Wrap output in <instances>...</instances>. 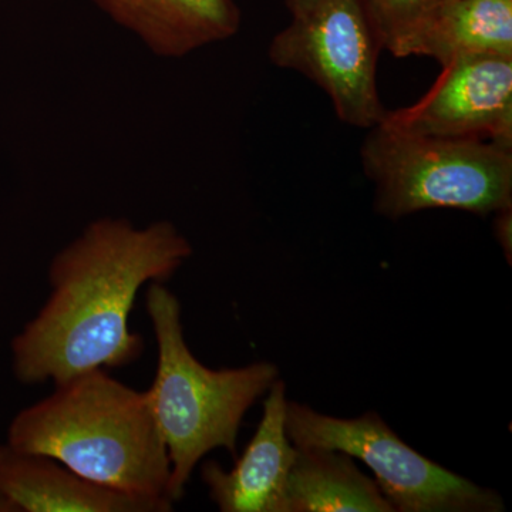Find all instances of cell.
<instances>
[{"mask_svg": "<svg viewBox=\"0 0 512 512\" xmlns=\"http://www.w3.org/2000/svg\"><path fill=\"white\" fill-rule=\"evenodd\" d=\"M173 222L137 228L103 217L60 249L49 265V298L12 340V370L22 384H59L94 369L140 359L144 340L130 330L140 289L165 282L190 258Z\"/></svg>", "mask_w": 512, "mask_h": 512, "instance_id": "obj_1", "label": "cell"}, {"mask_svg": "<svg viewBox=\"0 0 512 512\" xmlns=\"http://www.w3.org/2000/svg\"><path fill=\"white\" fill-rule=\"evenodd\" d=\"M6 443L53 458L101 487L171 501L170 458L146 392L104 369L55 384L50 396L13 417Z\"/></svg>", "mask_w": 512, "mask_h": 512, "instance_id": "obj_2", "label": "cell"}, {"mask_svg": "<svg viewBox=\"0 0 512 512\" xmlns=\"http://www.w3.org/2000/svg\"><path fill=\"white\" fill-rule=\"evenodd\" d=\"M146 308L157 342L156 377L146 396L170 458L168 498L175 503L208 453L237 454L245 413L279 370L268 362L221 370L202 365L185 342L180 301L164 282L148 286Z\"/></svg>", "mask_w": 512, "mask_h": 512, "instance_id": "obj_3", "label": "cell"}, {"mask_svg": "<svg viewBox=\"0 0 512 512\" xmlns=\"http://www.w3.org/2000/svg\"><path fill=\"white\" fill-rule=\"evenodd\" d=\"M360 158L384 217L434 208L488 215L512 207V150L491 141L421 136L379 123Z\"/></svg>", "mask_w": 512, "mask_h": 512, "instance_id": "obj_4", "label": "cell"}, {"mask_svg": "<svg viewBox=\"0 0 512 512\" xmlns=\"http://www.w3.org/2000/svg\"><path fill=\"white\" fill-rule=\"evenodd\" d=\"M286 433L295 447L325 448L359 458L394 512H501L490 488L421 456L376 413L336 419L295 402L286 407Z\"/></svg>", "mask_w": 512, "mask_h": 512, "instance_id": "obj_5", "label": "cell"}, {"mask_svg": "<svg viewBox=\"0 0 512 512\" xmlns=\"http://www.w3.org/2000/svg\"><path fill=\"white\" fill-rule=\"evenodd\" d=\"M380 50L359 0H325L292 16L272 39L268 55L276 66L318 84L343 123L370 130L386 114L376 86Z\"/></svg>", "mask_w": 512, "mask_h": 512, "instance_id": "obj_6", "label": "cell"}, {"mask_svg": "<svg viewBox=\"0 0 512 512\" xmlns=\"http://www.w3.org/2000/svg\"><path fill=\"white\" fill-rule=\"evenodd\" d=\"M380 123L421 134L478 138L512 150V57H464L443 64L413 106L386 111Z\"/></svg>", "mask_w": 512, "mask_h": 512, "instance_id": "obj_7", "label": "cell"}, {"mask_svg": "<svg viewBox=\"0 0 512 512\" xmlns=\"http://www.w3.org/2000/svg\"><path fill=\"white\" fill-rule=\"evenodd\" d=\"M261 423L232 470L207 461L201 477L222 512H284L286 481L296 447L286 433L285 383L268 390Z\"/></svg>", "mask_w": 512, "mask_h": 512, "instance_id": "obj_8", "label": "cell"}, {"mask_svg": "<svg viewBox=\"0 0 512 512\" xmlns=\"http://www.w3.org/2000/svg\"><path fill=\"white\" fill-rule=\"evenodd\" d=\"M0 495L15 512H168V500L101 487L53 458L0 444Z\"/></svg>", "mask_w": 512, "mask_h": 512, "instance_id": "obj_9", "label": "cell"}, {"mask_svg": "<svg viewBox=\"0 0 512 512\" xmlns=\"http://www.w3.org/2000/svg\"><path fill=\"white\" fill-rule=\"evenodd\" d=\"M153 55L181 59L224 42L241 28L234 0H90Z\"/></svg>", "mask_w": 512, "mask_h": 512, "instance_id": "obj_10", "label": "cell"}, {"mask_svg": "<svg viewBox=\"0 0 512 512\" xmlns=\"http://www.w3.org/2000/svg\"><path fill=\"white\" fill-rule=\"evenodd\" d=\"M443 64L464 57H512V0H437L407 49Z\"/></svg>", "mask_w": 512, "mask_h": 512, "instance_id": "obj_11", "label": "cell"}, {"mask_svg": "<svg viewBox=\"0 0 512 512\" xmlns=\"http://www.w3.org/2000/svg\"><path fill=\"white\" fill-rule=\"evenodd\" d=\"M284 512H394L375 480L352 457L325 448L296 447Z\"/></svg>", "mask_w": 512, "mask_h": 512, "instance_id": "obj_12", "label": "cell"}, {"mask_svg": "<svg viewBox=\"0 0 512 512\" xmlns=\"http://www.w3.org/2000/svg\"><path fill=\"white\" fill-rule=\"evenodd\" d=\"M383 50L407 57V49L437 0H359Z\"/></svg>", "mask_w": 512, "mask_h": 512, "instance_id": "obj_13", "label": "cell"}, {"mask_svg": "<svg viewBox=\"0 0 512 512\" xmlns=\"http://www.w3.org/2000/svg\"><path fill=\"white\" fill-rule=\"evenodd\" d=\"M495 238L500 242L505 256L511 264L512 255V207L503 208L495 212L494 221Z\"/></svg>", "mask_w": 512, "mask_h": 512, "instance_id": "obj_14", "label": "cell"}, {"mask_svg": "<svg viewBox=\"0 0 512 512\" xmlns=\"http://www.w3.org/2000/svg\"><path fill=\"white\" fill-rule=\"evenodd\" d=\"M322 2H325V0H286L292 16H298L302 15V13L309 12V10L316 8V6L320 5Z\"/></svg>", "mask_w": 512, "mask_h": 512, "instance_id": "obj_15", "label": "cell"}, {"mask_svg": "<svg viewBox=\"0 0 512 512\" xmlns=\"http://www.w3.org/2000/svg\"><path fill=\"white\" fill-rule=\"evenodd\" d=\"M0 512H15L13 511V508L10 507L8 501L2 497V495H0Z\"/></svg>", "mask_w": 512, "mask_h": 512, "instance_id": "obj_16", "label": "cell"}]
</instances>
